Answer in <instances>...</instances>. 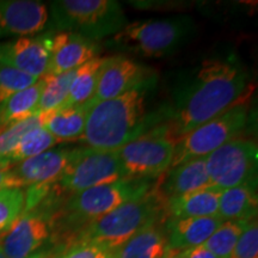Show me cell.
Wrapping results in <instances>:
<instances>
[{"label": "cell", "instance_id": "obj_33", "mask_svg": "<svg viewBox=\"0 0 258 258\" xmlns=\"http://www.w3.org/2000/svg\"><path fill=\"white\" fill-rule=\"evenodd\" d=\"M170 252V251H169ZM173 254L175 258H217L213 254L211 251L206 249L203 245H200V246L191 247V249L183 250L180 252H171Z\"/></svg>", "mask_w": 258, "mask_h": 258}, {"label": "cell", "instance_id": "obj_1", "mask_svg": "<svg viewBox=\"0 0 258 258\" xmlns=\"http://www.w3.org/2000/svg\"><path fill=\"white\" fill-rule=\"evenodd\" d=\"M247 72L234 56L203 60L176 89L172 114L164 129L178 141L239 101L247 91Z\"/></svg>", "mask_w": 258, "mask_h": 258}, {"label": "cell", "instance_id": "obj_16", "mask_svg": "<svg viewBox=\"0 0 258 258\" xmlns=\"http://www.w3.org/2000/svg\"><path fill=\"white\" fill-rule=\"evenodd\" d=\"M99 46L71 32H54L50 35L49 63L46 74H61L77 70L88 61L99 56Z\"/></svg>", "mask_w": 258, "mask_h": 258}, {"label": "cell", "instance_id": "obj_15", "mask_svg": "<svg viewBox=\"0 0 258 258\" xmlns=\"http://www.w3.org/2000/svg\"><path fill=\"white\" fill-rule=\"evenodd\" d=\"M148 74L140 64L123 55L105 57L98 77L96 92L88 104L108 101L123 95L146 80Z\"/></svg>", "mask_w": 258, "mask_h": 258}, {"label": "cell", "instance_id": "obj_5", "mask_svg": "<svg viewBox=\"0 0 258 258\" xmlns=\"http://www.w3.org/2000/svg\"><path fill=\"white\" fill-rule=\"evenodd\" d=\"M48 12L55 32H71L93 42L112 37L128 23L115 0H55Z\"/></svg>", "mask_w": 258, "mask_h": 258}, {"label": "cell", "instance_id": "obj_6", "mask_svg": "<svg viewBox=\"0 0 258 258\" xmlns=\"http://www.w3.org/2000/svg\"><path fill=\"white\" fill-rule=\"evenodd\" d=\"M250 95L246 93L227 110L189 132L177 141L171 167L194 158L207 157L243 133L249 118Z\"/></svg>", "mask_w": 258, "mask_h": 258}, {"label": "cell", "instance_id": "obj_36", "mask_svg": "<svg viewBox=\"0 0 258 258\" xmlns=\"http://www.w3.org/2000/svg\"><path fill=\"white\" fill-rule=\"evenodd\" d=\"M164 258H175V257H173V254H172V253H171V252H169V251H167V252H166V256L164 257Z\"/></svg>", "mask_w": 258, "mask_h": 258}, {"label": "cell", "instance_id": "obj_3", "mask_svg": "<svg viewBox=\"0 0 258 258\" xmlns=\"http://www.w3.org/2000/svg\"><path fill=\"white\" fill-rule=\"evenodd\" d=\"M164 212L166 201L153 188L141 198L89 222L79 232L77 241H92L115 251L145 227L163 221Z\"/></svg>", "mask_w": 258, "mask_h": 258}, {"label": "cell", "instance_id": "obj_9", "mask_svg": "<svg viewBox=\"0 0 258 258\" xmlns=\"http://www.w3.org/2000/svg\"><path fill=\"white\" fill-rule=\"evenodd\" d=\"M177 141L164 127L152 129L116 151L127 177L152 179L171 167Z\"/></svg>", "mask_w": 258, "mask_h": 258}, {"label": "cell", "instance_id": "obj_13", "mask_svg": "<svg viewBox=\"0 0 258 258\" xmlns=\"http://www.w3.org/2000/svg\"><path fill=\"white\" fill-rule=\"evenodd\" d=\"M49 23V12L36 0H0V40L34 36Z\"/></svg>", "mask_w": 258, "mask_h": 258}, {"label": "cell", "instance_id": "obj_26", "mask_svg": "<svg viewBox=\"0 0 258 258\" xmlns=\"http://www.w3.org/2000/svg\"><path fill=\"white\" fill-rule=\"evenodd\" d=\"M60 143L55 137H53L49 132L43 127H37L29 132L22 138L14 152L10 154L8 161L11 164L19 163V161L29 159L38 154L51 150L55 145Z\"/></svg>", "mask_w": 258, "mask_h": 258}, {"label": "cell", "instance_id": "obj_24", "mask_svg": "<svg viewBox=\"0 0 258 258\" xmlns=\"http://www.w3.org/2000/svg\"><path fill=\"white\" fill-rule=\"evenodd\" d=\"M105 57L97 56L78 67L74 73L67 101L62 106H86L96 92L98 77Z\"/></svg>", "mask_w": 258, "mask_h": 258}, {"label": "cell", "instance_id": "obj_8", "mask_svg": "<svg viewBox=\"0 0 258 258\" xmlns=\"http://www.w3.org/2000/svg\"><path fill=\"white\" fill-rule=\"evenodd\" d=\"M122 178L127 175L116 151L80 147L72 148L69 164L56 183L73 195Z\"/></svg>", "mask_w": 258, "mask_h": 258}, {"label": "cell", "instance_id": "obj_14", "mask_svg": "<svg viewBox=\"0 0 258 258\" xmlns=\"http://www.w3.org/2000/svg\"><path fill=\"white\" fill-rule=\"evenodd\" d=\"M50 35L25 36L0 43V63L41 78L49 63Z\"/></svg>", "mask_w": 258, "mask_h": 258}, {"label": "cell", "instance_id": "obj_31", "mask_svg": "<svg viewBox=\"0 0 258 258\" xmlns=\"http://www.w3.org/2000/svg\"><path fill=\"white\" fill-rule=\"evenodd\" d=\"M230 258H258V225L256 217L247 221Z\"/></svg>", "mask_w": 258, "mask_h": 258}, {"label": "cell", "instance_id": "obj_4", "mask_svg": "<svg viewBox=\"0 0 258 258\" xmlns=\"http://www.w3.org/2000/svg\"><path fill=\"white\" fill-rule=\"evenodd\" d=\"M195 30V22L189 16L138 21L127 23L106 44L115 50L144 57H163L185 46Z\"/></svg>", "mask_w": 258, "mask_h": 258}, {"label": "cell", "instance_id": "obj_29", "mask_svg": "<svg viewBox=\"0 0 258 258\" xmlns=\"http://www.w3.org/2000/svg\"><path fill=\"white\" fill-rule=\"evenodd\" d=\"M42 127L40 116L34 115L23 121L0 127V161H8L22 138L32 129Z\"/></svg>", "mask_w": 258, "mask_h": 258}, {"label": "cell", "instance_id": "obj_38", "mask_svg": "<svg viewBox=\"0 0 258 258\" xmlns=\"http://www.w3.org/2000/svg\"><path fill=\"white\" fill-rule=\"evenodd\" d=\"M0 239H2V238H0Z\"/></svg>", "mask_w": 258, "mask_h": 258}, {"label": "cell", "instance_id": "obj_19", "mask_svg": "<svg viewBox=\"0 0 258 258\" xmlns=\"http://www.w3.org/2000/svg\"><path fill=\"white\" fill-rule=\"evenodd\" d=\"M257 178L222 190L218 217L222 221H245L257 214Z\"/></svg>", "mask_w": 258, "mask_h": 258}, {"label": "cell", "instance_id": "obj_23", "mask_svg": "<svg viewBox=\"0 0 258 258\" xmlns=\"http://www.w3.org/2000/svg\"><path fill=\"white\" fill-rule=\"evenodd\" d=\"M42 89L43 79L41 77L34 85L15 93L3 104H0V127H5L37 115L36 106Z\"/></svg>", "mask_w": 258, "mask_h": 258}, {"label": "cell", "instance_id": "obj_12", "mask_svg": "<svg viewBox=\"0 0 258 258\" xmlns=\"http://www.w3.org/2000/svg\"><path fill=\"white\" fill-rule=\"evenodd\" d=\"M72 148H51L19 163L10 170V188L42 186L56 183L69 164Z\"/></svg>", "mask_w": 258, "mask_h": 258}, {"label": "cell", "instance_id": "obj_7", "mask_svg": "<svg viewBox=\"0 0 258 258\" xmlns=\"http://www.w3.org/2000/svg\"><path fill=\"white\" fill-rule=\"evenodd\" d=\"M153 189L152 180L127 177L73 194L66 205L67 219L72 224L88 225L131 200L141 198Z\"/></svg>", "mask_w": 258, "mask_h": 258}, {"label": "cell", "instance_id": "obj_27", "mask_svg": "<svg viewBox=\"0 0 258 258\" xmlns=\"http://www.w3.org/2000/svg\"><path fill=\"white\" fill-rule=\"evenodd\" d=\"M247 221H224L203 246L217 258H230Z\"/></svg>", "mask_w": 258, "mask_h": 258}, {"label": "cell", "instance_id": "obj_2", "mask_svg": "<svg viewBox=\"0 0 258 258\" xmlns=\"http://www.w3.org/2000/svg\"><path fill=\"white\" fill-rule=\"evenodd\" d=\"M152 84L153 80L147 78L123 95L89 106L79 140L93 150L118 151L148 133L151 124L158 122L147 111V95Z\"/></svg>", "mask_w": 258, "mask_h": 258}, {"label": "cell", "instance_id": "obj_28", "mask_svg": "<svg viewBox=\"0 0 258 258\" xmlns=\"http://www.w3.org/2000/svg\"><path fill=\"white\" fill-rule=\"evenodd\" d=\"M25 191L18 188L0 189V238L23 214Z\"/></svg>", "mask_w": 258, "mask_h": 258}, {"label": "cell", "instance_id": "obj_18", "mask_svg": "<svg viewBox=\"0 0 258 258\" xmlns=\"http://www.w3.org/2000/svg\"><path fill=\"white\" fill-rule=\"evenodd\" d=\"M166 172V177L159 185L160 188H156L165 201L212 186L206 169V157L186 160L175 167H170Z\"/></svg>", "mask_w": 258, "mask_h": 258}, {"label": "cell", "instance_id": "obj_20", "mask_svg": "<svg viewBox=\"0 0 258 258\" xmlns=\"http://www.w3.org/2000/svg\"><path fill=\"white\" fill-rule=\"evenodd\" d=\"M221 192L222 189L212 185L170 199L166 201V212L171 219L215 217Z\"/></svg>", "mask_w": 258, "mask_h": 258}, {"label": "cell", "instance_id": "obj_37", "mask_svg": "<svg viewBox=\"0 0 258 258\" xmlns=\"http://www.w3.org/2000/svg\"><path fill=\"white\" fill-rule=\"evenodd\" d=\"M0 258H6V257H5V254H4V252H3L2 247H0Z\"/></svg>", "mask_w": 258, "mask_h": 258}, {"label": "cell", "instance_id": "obj_34", "mask_svg": "<svg viewBox=\"0 0 258 258\" xmlns=\"http://www.w3.org/2000/svg\"><path fill=\"white\" fill-rule=\"evenodd\" d=\"M12 164L9 161H0V189L10 188V170Z\"/></svg>", "mask_w": 258, "mask_h": 258}, {"label": "cell", "instance_id": "obj_17", "mask_svg": "<svg viewBox=\"0 0 258 258\" xmlns=\"http://www.w3.org/2000/svg\"><path fill=\"white\" fill-rule=\"evenodd\" d=\"M222 222L224 221L218 215L206 218L171 219L165 225L167 251L177 253L203 245Z\"/></svg>", "mask_w": 258, "mask_h": 258}, {"label": "cell", "instance_id": "obj_32", "mask_svg": "<svg viewBox=\"0 0 258 258\" xmlns=\"http://www.w3.org/2000/svg\"><path fill=\"white\" fill-rule=\"evenodd\" d=\"M60 258H114V251L92 241H77Z\"/></svg>", "mask_w": 258, "mask_h": 258}, {"label": "cell", "instance_id": "obj_25", "mask_svg": "<svg viewBox=\"0 0 258 258\" xmlns=\"http://www.w3.org/2000/svg\"><path fill=\"white\" fill-rule=\"evenodd\" d=\"M76 73V70L61 74H44L43 89H42L38 104L36 106V114L54 110L62 106L67 101L70 92V85Z\"/></svg>", "mask_w": 258, "mask_h": 258}, {"label": "cell", "instance_id": "obj_30", "mask_svg": "<svg viewBox=\"0 0 258 258\" xmlns=\"http://www.w3.org/2000/svg\"><path fill=\"white\" fill-rule=\"evenodd\" d=\"M40 78L0 63V104L22 90L34 85Z\"/></svg>", "mask_w": 258, "mask_h": 258}, {"label": "cell", "instance_id": "obj_21", "mask_svg": "<svg viewBox=\"0 0 258 258\" xmlns=\"http://www.w3.org/2000/svg\"><path fill=\"white\" fill-rule=\"evenodd\" d=\"M166 252V227L159 221L145 227L116 249L114 258H164Z\"/></svg>", "mask_w": 258, "mask_h": 258}, {"label": "cell", "instance_id": "obj_22", "mask_svg": "<svg viewBox=\"0 0 258 258\" xmlns=\"http://www.w3.org/2000/svg\"><path fill=\"white\" fill-rule=\"evenodd\" d=\"M86 112V106H60L38 116L42 127L57 140H79L85 128Z\"/></svg>", "mask_w": 258, "mask_h": 258}, {"label": "cell", "instance_id": "obj_11", "mask_svg": "<svg viewBox=\"0 0 258 258\" xmlns=\"http://www.w3.org/2000/svg\"><path fill=\"white\" fill-rule=\"evenodd\" d=\"M53 218L47 211L34 208L24 212L0 239L6 258H30L49 240Z\"/></svg>", "mask_w": 258, "mask_h": 258}, {"label": "cell", "instance_id": "obj_10", "mask_svg": "<svg viewBox=\"0 0 258 258\" xmlns=\"http://www.w3.org/2000/svg\"><path fill=\"white\" fill-rule=\"evenodd\" d=\"M257 145L251 140L233 139L206 157V169L213 186L230 189L256 179Z\"/></svg>", "mask_w": 258, "mask_h": 258}, {"label": "cell", "instance_id": "obj_35", "mask_svg": "<svg viewBox=\"0 0 258 258\" xmlns=\"http://www.w3.org/2000/svg\"><path fill=\"white\" fill-rule=\"evenodd\" d=\"M61 253L53 252V251H40V252L34 254L30 258H60Z\"/></svg>", "mask_w": 258, "mask_h": 258}]
</instances>
